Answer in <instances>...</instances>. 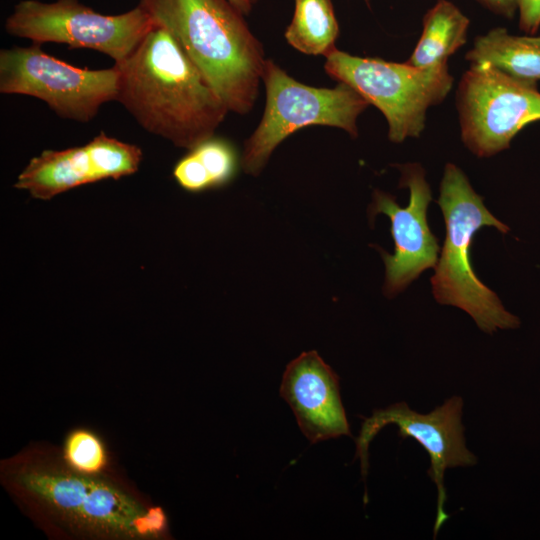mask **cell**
<instances>
[{
	"label": "cell",
	"mask_w": 540,
	"mask_h": 540,
	"mask_svg": "<svg viewBox=\"0 0 540 540\" xmlns=\"http://www.w3.org/2000/svg\"><path fill=\"white\" fill-rule=\"evenodd\" d=\"M469 24V18L456 5L438 0L424 15L421 36L406 62L420 68L446 65L466 43Z\"/></svg>",
	"instance_id": "15"
},
{
	"label": "cell",
	"mask_w": 540,
	"mask_h": 540,
	"mask_svg": "<svg viewBox=\"0 0 540 540\" xmlns=\"http://www.w3.org/2000/svg\"><path fill=\"white\" fill-rule=\"evenodd\" d=\"M117 100L149 133L191 150L213 137L229 112L202 73L165 28L155 26L114 64Z\"/></svg>",
	"instance_id": "1"
},
{
	"label": "cell",
	"mask_w": 540,
	"mask_h": 540,
	"mask_svg": "<svg viewBox=\"0 0 540 540\" xmlns=\"http://www.w3.org/2000/svg\"><path fill=\"white\" fill-rule=\"evenodd\" d=\"M68 468L76 473L97 476L107 464V454L96 434L85 429L72 431L63 449Z\"/></svg>",
	"instance_id": "18"
},
{
	"label": "cell",
	"mask_w": 540,
	"mask_h": 540,
	"mask_svg": "<svg viewBox=\"0 0 540 540\" xmlns=\"http://www.w3.org/2000/svg\"><path fill=\"white\" fill-rule=\"evenodd\" d=\"M339 26L331 0H295L285 39L308 55L327 56L335 49Z\"/></svg>",
	"instance_id": "17"
},
{
	"label": "cell",
	"mask_w": 540,
	"mask_h": 540,
	"mask_svg": "<svg viewBox=\"0 0 540 540\" xmlns=\"http://www.w3.org/2000/svg\"><path fill=\"white\" fill-rule=\"evenodd\" d=\"M280 396L310 443L351 436L339 377L316 351L303 352L286 366Z\"/></svg>",
	"instance_id": "13"
},
{
	"label": "cell",
	"mask_w": 540,
	"mask_h": 540,
	"mask_svg": "<svg viewBox=\"0 0 540 540\" xmlns=\"http://www.w3.org/2000/svg\"><path fill=\"white\" fill-rule=\"evenodd\" d=\"M461 138L478 157L510 146L515 135L540 120V92L535 82L511 77L492 66L471 64L456 92Z\"/></svg>",
	"instance_id": "9"
},
{
	"label": "cell",
	"mask_w": 540,
	"mask_h": 540,
	"mask_svg": "<svg viewBox=\"0 0 540 540\" xmlns=\"http://www.w3.org/2000/svg\"><path fill=\"white\" fill-rule=\"evenodd\" d=\"M262 80L266 89L263 117L244 143L241 164L258 175L275 148L290 134L313 125L337 127L357 137V118L370 105L349 85L334 88L307 86L266 60Z\"/></svg>",
	"instance_id": "4"
},
{
	"label": "cell",
	"mask_w": 540,
	"mask_h": 540,
	"mask_svg": "<svg viewBox=\"0 0 540 540\" xmlns=\"http://www.w3.org/2000/svg\"><path fill=\"white\" fill-rule=\"evenodd\" d=\"M437 203L446 235L431 278L435 300L464 310L486 333L517 328L518 317L508 312L496 293L477 277L470 259L474 234L481 227L493 226L501 233H507L509 227L485 207L483 198L455 164L445 166Z\"/></svg>",
	"instance_id": "3"
},
{
	"label": "cell",
	"mask_w": 540,
	"mask_h": 540,
	"mask_svg": "<svg viewBox=\"0 0 540 540\" xmlns=\"http://www.w3.org/2000/svg\"><path fill=\"white\" fill-rule=\"evenodd\" d=\"M399 169L402 173L400 186L409 189L408 205L400 207L393 196L375 190L368 210L371 221L381 213L391 221L394 253L390 255L380 250L385 264L383 291L388 297L403 291L428 268H435L440 250L427 221L432 193L423 167L409 163Z\"/></svg>",
	"instance_id": "11"
},
{
	"label": "cell",
	"mask_w": 540,
	"mask_h": 540,
	"mask_svg": "<svg viewBox=\"0 0 540 540\" xmlns=\"http://www.w3.org/2000/svg\"><path fill=\"white\" fill-rule=\"evenodd\" d=\"M236 8H238L243 14L250 12L252 7V0H229Z\"/></svg>",
	"instance_id": "21"
},
{
	"label": "cell",
	"mask_w": 540,
	"mask_h": 540,
	"mask_svg": "<svg viewBox=\"0 0 540 540\" xmlns=\"http://www.w3.org/2000/svg\"><path fill=\"white\" fill-rule=\"evenodd\" d=\"M366 2H368L369 0H365Z\"/></svg>",
	"instance_id": "22"
},
{
	"label": "cell",
	"mask_w": 540,
	"mask_h": 540,
	"mask_svg": "<svg viewBox=\"0 0 540 540\" xmlns=\"http://www.w3.org/2000/svg\"><path fill=\"white\" fill-rule=\"evenodd\" d=\"M176 39L229 111L254 106L265 62L262 44L229 0H139Z\"/></svg>",
	"instance_id": "2"
},
{
	"label": "cell",
	"mask_w": 540,
	"mask_h": 540,
	"mask_svg": "<svg viewBox=\"0 0 540 540\" xmlns=\"http://www.w3.org/2000/svg\"><path fill=\"white\" fill-rule=\"evenodd\" d=\"M517 9L521 30L534 34L540 27V0H517Z\"/></svg>",
	"instance_id": "19"
},
{
	"label": "cell",
	"mask_w": 540,
	"mask_h": 540,
	"mask_svg": "<svg viewBox=\"0 0 540 540\" xmlns=\"http://www.w3.org/2000/svg\"><path fill=\"white\" fill-rule=\"evenodd\" d=\"M326 73L378 108L388 123V138L401 143L419 137L429 107L442 102L453 86L448 64L420 68L407 62L363 58L334 49L326 56Z\"/></svg>",
	"instance_id": "5"
},
{
	"label": "cell",
	"mask_w": 540,
	"mask_h": 540,
	"mask_svg": "<svg viewBox=\"0 0 540 540\" xmlns=\"http://www.w3.org/2000/svg\"><path fill=\"white\" fill-rule=\"evenodd\" d=\"M141 160L138 146L101 132L83 146L42 151L19 174L14 187L49 200L81 185L131 175Z\"/></svg>",
	"instance_id": "12"
},
{
	"label": "cell",
	"mask_w": 540,
	"mask_h": 540,
	"mask_svg": "<svg viewBox=\"0 0 540 540\" xmlns=\"http://www.w3.org/2000/svg\"><path fill=\"white\" fill-rule=\"evenodd\" d=\"M238 156L227 140L211 137L180 159L173 177L181 188L201 192L227 184L235 175Z\"/></svg>",
	"instance_id": "16"
},
{
	"label": "cell",
	"mask_w": 540,
	"mask_h": 540,
	"mask_svg": "<svg viewBox=\"0 0 540 540\" xmlns=\"http://www.w3.org/2000/svg\"><path fill=\"white\" fill-rule=\"evenodd\" d=\"M154 26L139 5L125 13L104 15L79 0H22L4 25L11 36L40 45L52 42L93 49L115 63L126 59Z\"/></svg>",
	"instance_id": "7"
},
{
	"label": "cell",
	"mask_w": 540,
	"mask_h": 540,
	"mask_svg": "<svg viewBox=\"0 0 540 540\" xmlns=\"http://www.w3.org/2000/svg\"><path fill=\"white\" fill-rule=\"evenodd\" d=\"M17 484L52 510L78 525L106 533L155 536L166 528L160 508L147 510L129 494L97 476L69 470L27 468Z\"/></svg>",
	"instance_id": "6"
},
{
	"label": "cell",
	"mask_w": 540,
	"mask_h": 540,
	"mask_svg": "<svg viewBox=\"0 0 540 540\" xmlns=\"http://www.w3.org/2000/svg\"><path fill=\"white\" fill-rule=\"evenodd\" d=\"M119 71L72 66L45 53L40 44L0 51V92L38 98L58 116L89 122L100 107L117 100Z\"/></svg>",
	"instance_id": "8"
},
{
	"label": "cell",
	"mask_w": 540,
	"mask_h": 540,
	"mask_svg": "<svg viewBox=\"0 0 540 540\" xmlns=\"http://www.w3.org/2000/svg\"><path fill=\"white\" fill-rule=\"evenodd\" d=\"M462 409L463 399L459 396L445 400L441 406L427 414L412 410L403 401L397 402L383 409H375L370 417L364 418L356 439V458L360 460L364 479L369 467V445L386 425H396L402 439L412 437L427 451L430 458L428 474L438 491L434 538L449 517L444 509L447 499L444 486L446 469L471 466L477 461L475 455L466 447L461 421Z\"/></svg>",
	"instance_id": "10"
},
{
	"label": "cell",
	"mask_w": 540,
	"mask_h": 540,
	"mask_svg": "<svg viewBox=\"0 0 540 540\" xmlns=\"http://www.w3.org/2000/svg\"><path fill=\"white\" fill-rule=\"evenodd\" d=\"M493 13L512 18L517 10V0H477Z\"/></svg>",
	"instance_id": "20"
},
{
	"label": "cell",
	"mask_w": 540,
	"mask_h": 540,
	"mask_svg": "<svg viewBox=\"0 0 540 540\" xmlns=\"http://www.w3.org/2000/svg\"><path fill=\"white\" fill-rule=\"evenodd\" d=\"M466 60L488 64L516 79L540 80V36H517L497 27L476 37Z\"/></svg>",
	"instance_id": "14"
}]
</instances>
